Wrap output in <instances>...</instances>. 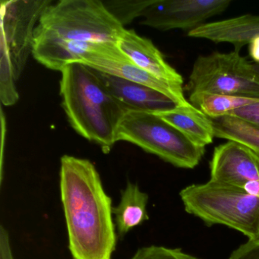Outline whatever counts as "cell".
I'll use <instances>...</instances> for the list:
<instances>
[{
    "instance_id": "obj_1",
    "label": "cell",
    "mask_w": 259,
    "mask_h": 259,
    "mask_svg": "<svg viewBox=\"0 0 259 259\" xmlns=\"http://www.w3.org/2000/svg\"><path fill=\"white\" fill-rule=\"evenodd\" d=\"M60 188L72 259H112L117 243L112 199L87 159L64 155Z\"/></svg>"
},
{
    "instance_id": "obj_2",
    "label": "cell",
    "mask_w": 259,
    "mask_h": 259,
    "mask_svg": "<svg viewBox=\"0 0 259 259\" xmlns=\"http://www.w3.org/2000/svg\"><path fill=\"white\" fill-rule=\"evenodd\" d=\"M60 95L69 123L78 134L109 153L126 107L107 89L95 69L74 63L61 71Z\"/></svg>"
},
{
    "instance_id": "obj_3",
    "label": "cell",
    "mask_w": 259,
    "mask_h": 259,
    "mask_svg": "<svg viewBox=\"0 0 259 259\" xmlns=\"http://www.w3.org/2000/svg\"><path fill=\"white\" fill-rule=\"evenodd\" d=\"M180 195L186 211L207 225L221 224L249 240L259 239V197L244 188L210 180L184 188Z\"/></svg>"
},
{
    "instance_id": "obj_4",
    "label": "cell",
    "mask_w": 259,
    "mask_h": 259,
    "mask_svg": "<svg viewBox=\"0 0 259 259\" xmlns=\"http://www.w3.org/2000/svg\"><path fill=\"white\" fill-rule=\"evenodd\" d=\"M125 28L99 0H62L40 16L34 38L117 43Z\"/></svg>"
},
{
    "instance_id": "obj_5",
    "label": "cell",
    "mask_w": 259,
    "mask_h": 259,
    "mask_svg": "<svg viewBox=\"0 0 259 259\" xmlns=\"http://www.w3.org/2000/svg\"><path fill=\"white\" fill-rule=\"evenodd\" d=\"M130 142L177 167L193 169L205 153L156 113L128 111L118 126L116 142Z\"/></svg>"
},
{
    "instance_id": "obj_6",
    "label": "cell",
    "mask_w": 259,
    "mask_h": 259,
    "mask_svg": "<svg viewBox=\"0 0 259 259\" xmlns=\"http://www.w3.org/2000/svg\"><path fill=\"white\" fill-rule=\"evenodd\" d=\"M185 90L259 99V75L239 51L213 52L195 60Z\"/></svg>"
},
{
    "instance_id": "obj_7",
    "label": "cell",
    "mask_w": 259,
    "mask_h": 259,
    "mask_svg": "<svg viewBox=\"0 0 259 259\" xmlns=\"http://www.w3.org/2000/svg\"><path fill=\"white\" fill-rule=\"evenodd\" d=\"M52 4L48 0L1 1V44L10 54L16 81L32 54L36 24Z\"/></svg>"
},
{
    "instance_id": "obj_8",
    "label": "cell",
    "mask_w": 259,
    "mask_h": 259,
    "mask_svg": "<svg viewBox=\"0 0 259 259\" xmlns=\"http://www.w3.org/2000/svg\"><path fill=\"white\" fill-rule=\"evenodd\" d=\"M79 63L99 72L151 88L166 95L176 105L190 104L185 96L183 86L161 81L141 69L120 51L116 44L95 42Z\"/></svg>"
},
{
    "instance_id": "obj_9",
    "label": "cell",
    "mask_w": 259,
    "mask_h": 259,
    "mask_svg": "<svg viewBox=\"0 0 259 259\" xmlns=\"http://www.w3.org/2000/svg\"><path fill=\"white\" fill-rule=\"evenodd\" d=\"M230 4L231 0H152L142 23L162 31L181 29L189 33L225 12Z\"/></svg>"
},
{
    "instance_id": "obj_10",
    "label": "cell",
    "mask_w": 259,
    "mask_h": 259,
    "mask_svg": "<svg viewBox=\"0 0 259 259\" xmlns=\"http://www.w3.org/2000/svg\"><path fill=\"white\" fill-rule=\"evenodd\" d=\"M210 168V180L237 187L259 180V156L233 141L214 148Z\"/></svg>"
},
{
    "instance_id": "obj_11",
    "label": "cell",
    "mask_w": 259,
    "mask_h": 259,
    "mask_svg": "<svg viewBox=\"0 0 259 259\" xmlns=\"http://www.w3.org/2000/svg\"><path fill=\"white\" fill-rule=\"evenodd\" d=\"M133 63L161 81L183 86V76L165 60L163 54L149 39L141 37L134 30L124 29L116 43Z\"/></svg>"
},
{
    "instance_id": "obj_12",
    "label": "cell",
    "mask_w": 259,
    "mask_h": 259,
    "mask_svg": "<svg viewBox=\"0 0 259 259\" xmlns=\"http://www.w3.org/2000/svg\"><path fill=\"white\" fill-rule=\"evenodd\" d=\"M97 72L112 95L120 101L128 111L156 113L177 106L166 95L148 86L99 71Z\"/></svg>"
},
{
    "instance_id": "obj_13",
    "label": "cell",
    "mask_w": 259,
    "mask_h": 259,
    "mask_svg": "<svg viewBox=\"0 0 259 259\" xmlns=\"http://www.w3.org/2000/svg\"><path fill=\"white\" fill-rule=\"evenodd\" d=\"M192 38L205 39L215 44L228 43L239 51L259 37V16L243 15L225 20L204 23L188 33Z\"/></svg>"
},
{
    "instance_id": "obj_14",
    "label": "cell",
    "mask_w": 259,
    "mask_h": 259,
    "mask_svg": "<svg viewBox=\"0 0 259 259\" xmlns=\"http://www.w3.org/2000/svg\"><path fill=\"white\" fill-rule=\"evenodd\" d=\"M156 114L197 146L205 148L215 138L211 119L191 104L177 105Z\"/></svg>"
},
{
    "instance_id": "obj_15",
    "label": "cell",
    "mask_w": 259,
    "mask_h": 259,
    "mask_svg": "<svg viewBox=\"0 0 259 259\" xmlns=\"http://www.w3.org/2000/svg\"><path fill=\"white\" fill-rule=\"evenodd\" d=\"M148 202V194L142 192L136 183L127 182L126 186L121 192L119 204L113 208L114 222L119 237H123L132 230L149 219L147 210Z\"/></svg>"
},
{
    "instance_id": "obj_16",
    "label": "cell",
    "mask_w": 259,
    "mask_h": 259,
    "mask_svg": "<svg viewBox=\"0 0 259 259\" xmlns=\"http://www.w3.org/2000/svg\"><path fill=\"white\" fill-rule=\"evenodd\" d=\"M259 101L258 98L230 96L209 92H195L189 95V102L210 119L227 116L229 113Z\"/></svg>"
},
{
    "instance_id": "obj_17",
    "label": "cell",
    "mask_w": 259,
    "mask_h": 259,
    "mask_svg": "<svg viewBox=\"0 0 259 259\" xmlns=\"http://www.w3.org/2000/svg\"><path fill=\"white\" fill-rule=\"evenodd\" d=\"M211 121L215 137L239 142L259 156V130L233 116H223Z\"/></svg>"
},
{
    "instance_id": "obj_18",
    "label": "cell",
    "mask_w": 259,
    "mask_h": 259,
    "mask_svg": "<svg viewBox=\"0 0 259 259\" xmlns=\"http://www.w3.org/2000/svg\"><path fill=\"white\" fill-rule=\"evenodd\" d=\"M152 0H110L102 1L111 16L122 27L131 23L135 19L142 17L145 10Z\"/></svg>"
},
{
    "instance_id": "obj_19",
    "label": "cell",
    "mask_w": 259,
    "mask_h": 259,
    "mask_svg": "<svg viewBox=\"0 0 259 259\" xmlns=\"http://www.w3.org/2000/svg\"><path fill=\"white\" fill-rule=\"evenodd\" d=\"M16 81L10 54L6 47L1 44L0 98L4 105H14L19 101V95L15 84Z\"/></svg>"
},
{
    "instance_id": "obj_20",
    "label": "cell",
    "mask_w": 259,
    "mask_h": 259,
    "mask_svg": "<svg viewBox=\"0 0 259 259\" xmlns=\"http://www.w3.org/2000/svg\"><path fill=\"white\" fill-rule=\"evenodd\" d=\"M130 259H200L184 252L180 248L159 245L142 247Z\"/></svg>"
},
{
    "instance_id": "obj_21",
    "label": "cell",
    "mask_w": 259,
    "mask_h": 259,
    "mask_svg": "<svg viewBox=\"0 0 259 259\" xmlns=\"http://www.w3.org/2000/svg\"><path fill=\"white\" fill-rule=\"evenodd\" d=\"M227 116L237 118L259 130V101L229 113Z\"/></svg>"
},
{
    "instance_id": "obj_22",
    "label": "cell",
    "mask_w": 259,
    "mask_h": 259,
    "mask_svg": "<svg viewBox=\"0 0 259 259\" xmlns=\"http://www.w3.org/2000/svg\"><path fill=\"white\" fill-rule=\"evenodd\" d=\"M228 259H259V239H248L234 250Z\"/></svg>"
},
{
    "instance_id": "obj_23",
    "label": "cell",
    "mask_w": 259,
    "mask_h": 259,
    "mask_svg": "<svg viewBox=\"0 0 259 259\" xmlns=\"http://www.w3.org/2000/svg\"><path fill=\"white\" fill-rule=\"evenodd\" d=\"M0 259H15L10 233L3 225L0 227Z\"/></svg>"
},
{
    "instance_id": "obj_24",
    "label": "cell",
    "mask_w": 259,
    "mask_h": 259,
    "mask_svg": "<svg viewBox=\"0 0 259 259\" xmlns=\"http://www.w3.org/2000/svg\"><path fill=\"white\" fill-rule=\"evenodd\" d=\"M248 52L254 63H259V37H254L248 45Z\"/></svg>"
},
{
    "instance_id": "obj_25",
    "label": "cell",
    "mask_w": 259,
    "mask_h": 259,
    "mask_svg": "<svg viewBox=\"0 0 259 259\" xmlns=\"http://www.w3.org/2000/svg\"><path fill=\"white\" fill-rule=\"evenodd\" d=\"M244 189H245L247 192L251 194V195L259 197V180L248 183V184L245 185Z\"/></svg>"
},
{
    "instance_id": "obj_26",
    "label": "cell",
    "mask_w": 259,
    "mask_h": 259,
    "mask_svg": "<svg viewBox=\"0 0 259 259\" xmlns=\"http://www.w3.org/2000/svg\"><path fill=\"white\" fill-rule=\"evenodd\" d=\"M254 69H255L256 72H257L259 75V63H254Z\"/></svg>"
}]
</instances>
